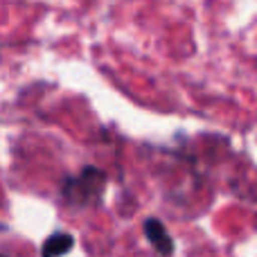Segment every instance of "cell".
<instances>
[{"instance_id":"cell-1","label":"cell","mask_w":257,"mask_h":257,"mask_svg":"<svg viewBox=\"0 0 257 257\" xmlns=\"http://www.w3.org/2000/svg\"><path fill=\"white\" fill-rule=\"evenodd\" d=\"M104 174L95 167H86L79 176L68 178L66 185H63V199L68 203L75 205H88L95 199H99L104 190Z\"/></svg>"},{"instance_id":"cell-2","label":"cell","mask_w":257,"mask_h":257,"mask_svg":"<svg viewBox=\"0 0 257 257\" xmlns=\"http://www.w3.org/2000/svg\"><path fill=\"white\" fill-rule=\"evenodd\" d=\"M145 235L147 239H149V244L154 246L158 253L167 255V253H174V244H172V237H169V232L165 230V226L158 221V219H147L145 221Z\"/></svg>"},{"instance_id":"cell-3","label":"cell","mask_w":257,"mask_h":257,"mask_svg":"<svg viewBox=\"0 0 257 257\" xmlns=\"http://www.w3.org/2000/svg\"><path fill=\"white\" fill-rule=\"evenodd\" d=\"M75 239L70 232H54L52 237H48L43 244V255H66L72 250Z\"/></svg>"}]
</instances>
